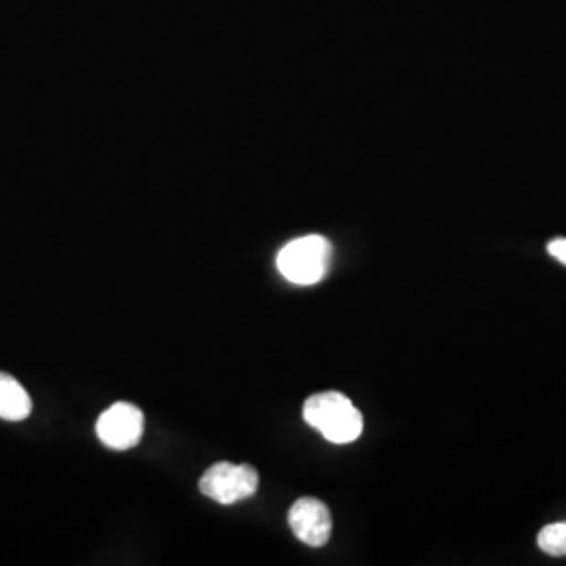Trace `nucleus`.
I'll use <instances>...</instances> for the list:
<instances>
[{
	"label": "nucleus",
	"instance_id": "nucleus-1",
	"mask_svg": "<svg viewBox=\"0 0 566 566\" xmlns=\"http://www.w3.org/2000/svg\"><path fill=\"white\" fill-rule=\"evenodd\" d=\"M306 424L319 430L329 443L346 446L361 437L364 416L343 392H319L306 399L303 409Z\"/></svg>",
	"mask_w": 566,
	"mask_h": 566
},
{
	"label": "nucleus",
	"instance_id": "nucleus-2",
	"mask_svg": "<svg viewBox=\"0 0 566 566\" xmlns=\"http://www.w3.org/2000/svg\"><path fill=\"white\" fill-rule=\"evenodd\" d=\"M332 254L334 248L324 235H304L283 245L277 254V269L287 282L313 285L327 275Z\"/></svg>",
	"mask_w": 566,
	"mask_h": 566
},
{
	"label": "nucleus",
	"instance_id": "nucleus-3",
	"mask_svg": "<svg viewBox=\"0 0 566 566\" xmlns=\"http://www.w3.org/2000/svg\"><path fill=\"white\" fill-rule=\"evenodd\" d=\"M259 489V472L252 465L221 462L208 468L200 479V491L206 497L231 506L248 500Z\"/></svg>",
	"mask_w": 566,
	"mask_h": 566
},
{
	"label": "nucleus",
	"instance_id": "nucleus-4",
	"mask_svg": "<svg viewBox=\"0 0 566 566\" xmlns=\"http://www.w3.org/2000/svg\"><path fill=\"white\" fill-rule=\"evenodd\" d=\"M95 430L103 446L126 451L139 446L145 432V418L137 405L116 403L103 411Z\"/></svg>",
	"mask_w": 566,
	"mask_h": 566
},
{
	"label": "nucleus",
	"instance_id": "nucleus-5",
	"mask_svg": "<svg viewBox=\"0 0 566 566\" xmlns=\"http://www.w3.org/2000/svg\"><path fill=\"white\" fill-rule=\"evenodd\" d=\"M287 523L292 533L306 546H325L332 537V514L324 502L315 497H303L290 507Z\"/></svg>",
	"mask_w": 566,
	"mask_h": 566
},
{
	"label": "nucleus",
	"instance_id": "nucleus-6",
	"mask_svg": "<svg viewBox=\"0 0 566 566\" xmlns=\"http://www.w3.org/2000/svg\"><path fill=\"white\" fill-rule=\"evenodd\" d=\"M32 411V399L25 388L9 374H0V418L7 422H21Z\"/></svg>",
	"mask_w": 566,
	"mask_h": 566
},
{
	"label": "nucleus",
	"instance_id": "nucleus-7",
	"mask_svg": "<svg viewBox=\"0 0 566 566\" xmlns=\"http://www.w3.org/2000/svg\"><path fill=\"white\" fill-rule=\"evenodd\" d=\"M537 544L549 556H566V521L544 526L537 535Z\"/></svg>",
	"mask_w": 566,
	"mask_h": 566
},
{
	"label": "nucleus",
	"instance_id": "nucleus-8",
	"mask_svg": "<svg viewBox=\"0 0 566 566\" xmlns=\"http://www.w3.org/2000/svg\"><path fill=\"white\" fill-rule=\"evenodd\" d=\"M547 252H549L556 261L566 264V240H554V242L547 245Z\"/></svg>",
	"mask_w": 566,
	"mask_h": 566
}]
</instances>
